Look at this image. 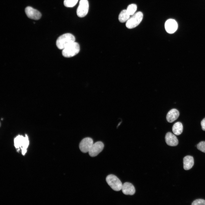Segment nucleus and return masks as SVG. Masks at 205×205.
<instances>
[{"mask_svg":"<svg viewBox=\"0 0 205 205\" xmlns=\"http://www.w3.org/2000/svg\"><path fill=\"white\" fill-rule=\"evenodd\" d=\"M24 137L21 136H18L14 140L15 145L17 148H19L22 146Z\"/></svg>","mask_w":205,"mask_h":205,"instance_id":"obj_16","label":"nucleus"},{"mask_svg":"<svg viewBox=\"0 0 205 205\" xmlns=\"http://www.w3.org/2000/svg\"><path fill=\"white\" fill-rule=\"evenodd\" d=\"M78 0H64V5L67 7H71L74 6Z\"/></svg>","mask_w":205,"mask_h":205,"instance_id":"obj_19","label":"nucleus"},{"mask_svg":"<svg viewBox=\"0 0 205 205\" xmlns=\"http://www.w3.org/2000/svg\"><path fill=\"white\" fill-rule=\"evenodd\" d=\"M130 16L126 9H124L120 12L119 15V20L122 23L125 22L129 19Z\"/></svg>","mask_w":205,"mask_h":205,"instance_id":"obj_15","label":"nucleus"},{"mask_svg":"<svg viewBox=\"0 0 205 205\" xmlns=\"http://www.w3.org/2000/svg\"><path fill=\"white\" fill-rule=\"evenodd\" d=\"M183 168L185 170H188L191 169L194 164L193 157L190 155L185 156L183 159Z\"/></svg>","mask_w":205,"mask_h":205,"instance_id":"obj_13","label":"nucleus"},{"mask_svg":"<svg viewBox=\"0 0 205 205\" xmlns=\"http://www.w3.org/2000/svg\"><path fill=\"white\" fill-rule=\"evenodd\" d=\"M75 36L72 34L67 33L60 36L56 41V45L58 48L63 50L71 44L75 42Z\"/></svg>","mask_w":205,"mask_h":205,"instance_id":"obj_1","label":"nucleus"},{"mask_svg":"<svg viewBox=\"0 0 205 205\" xmlns=\"http://www.w3.org/2000/svg\"><path fill=\"white\" fill-rule=\"evenodd\" d=\"M29 144V141L27 136L26 135V136L24 137L22 144V154L24 155L26 153V149L27 147Z\"/></svg>","mask_w":205,"mask_h":205,"instance_id":"obj_18","label":"nucleus"},{"mask_svg":"<svg viewBox=\"0 0 205 205\" xmlns=\"http://www.w3.org/2000/svg\"><path fill=\"white\" fill-rule=\"evenodd\" d=\"M108 185L114 190L119 191L122 189V184L120 180L115 175L110 174L108 175L106 179Z\"/></svg>","mask_w":205,"mask_h":205,"instance_id":"obj_4","label":"nucleus"},{"mask_svg":"<svg viewBox=\"0 0 205 205\" xmlns=\"http://www.w3.org/2000/svg\"><path fill=\"white\" fill-rule=\"evenodd\" d=\"M183 125L181 122H176L173 126V132L175 135H179L182 133L183 131Z\"/></svg>","mask_w":205,"mask_h":205,"instance_id":"obj_14","label":"nucleus"},{"mask_svg":"<svg viewBox=\"0 0 205 205\" xmlns=\"http://www.w3.org/2000/svg\"><path fill=\"white\" fill-rule=\"evenodd\" d=\"M104 146V144L101 141H98L93 143L88 152L89 155L92 157L97 156L102 151Z\"/></svg>","mask_w":205,"mask_h":205,"instance_id":"obj_7","label":"nucleus"},{"mask_svg":"<svg viewBox=\"0 0 205 205\" xmlns=\"http://www.w3.org/2000/svg\"><path fill=\"white\" fill-rule=\"evenodd\" d=\"M137 9V6L134 4L129 5L127 7L126 10L130 16L133 15Z\"/></svg>","mask_w":205,"mask_h":205,"instance_id":"obj_17","label":"nucleus"},{"mask_svg":"<svg viewBox=\"0 0 205 205\" xmlns=\"http://www.w3.org/2000/svg\"><path fill=\"white\" fill-rule=\"evenodd\" d=\"M89 4L87 0H80L77 10V15L79 17H85L87 14Z\"/></svg>","mask_w":205,"mask_h":205,"instance_id":"obj_5","label":"nucleus"},{"mask_svg":"<svg viewBox=\"0 0 205 205\" xmlns=\"http://www.w3.org/2000/svg\"><path fill=\"white\" fill-rule=\"evenodd\" d=\"M192 205H205V200L202 199H197L194 200Z\"/></svg>","mask_w":205,"mask_h":205,"instance_id":"obj_21","label":"nucleus"},{"mask_svg":"<svg viewBox=\"0 0 205 205\" xmlns=\"http://www.w3.org/2000/svg\"><path fill=\"white\" fill-rule=\"evenodd\" d=\"M201 124L202 130L205 131V118L201 121Z\"/></svg>","mask_w":205,"mask_h":205,"instance_id":"obj_22","label":"nucleus"},{"mask_svg":"<svg viewBox=\"0 0 205 205\" xmlns=\"http://www.w3.org/2000/svg\"><path fill=\"white\" fill-rule=\"evenodd\" d=\"M130 17L126 22V26L129 29L133 28L138 26L142 21L143 18V14L140 11L135 13Z\"/></svg>","mask_w":205,"mask_h":205,"instance_id":"obj_3","label":"nucleus"},{"mask_svg":"<svg viewBox=\"0 0 205 205\" xmlns=\"http://www.w3.org/2000/svg\"><path fill=\"white\" fill-rule=\"evenodd\" d=\"M79 44L75 42L63 49L62 53L64 57L69 58L75 56L79 52Z\"/></svg>","mask_w":205,"mask_h":205,"instance_id":"obj_2","label":"nucleus"},{"mask_svg":"<svg viewBox=\"0 0 205 205\" xmlns=\"http://www.w3.org/2000/svg\"><path fill=\"white\" fill-rule=\"evenodd\" d=\"M93 144V139L90 137L83 139L79 144V148L81 152L84 153L88 152Z\"/></svg>","mask_w":205,"mask_h":205,"instance_id":"obj_6","label":"nucleus"},{"mask_svg":"<svg viewBox=\"0 0 205 205\" xmlns=\"http://www.w3.org/2000/svg\"><path fill=\"white\" fill-rule=\"evenodd\" d=\"M25 12L28 17L32 19L38 20L41 17V14L39 11L31 7H26Z\"/></svg>","mask_w":205,"mask_h":205,"instance_id":"obj_8","label":"nucleus"},{"mask_svg":"<svg viewBox=\"0 0 205 205\" xmlns=\"http://www.w3.org/2000/svg\"><path fill=\"white\" fill-rule=\"evenodd\" d=\"M165 29L167 32L172 34L175 32L178 28V24L174 20L170 19L167 20L165 24Z\"/></svg>","mask_w":205,"mask_h":205,"instance_id":"obj_9","label":"nucleus"},{"mask_svg":"<svg viewBox=\"0 0 205 205\" xmlns=\"http://www.w3.org/2000/svg\"><path fill=\"white\" fill-rule=\"evenodd\" d=\"M179 115V112L177 109H172L168 112L166 116L167 120L169 123L172 122L178 118Z\"/></svg>","mask_w":205,"mask_h":205,"instance_id":"obj_12","label":"nucleus"},{"mask_svg":"<svg viewBox=\"0 0 205 205\" xmlns=\"http://www.w3.org/2000/svg\"><path fill=\"white\" fill-rule=\"evenodd\" d=\"M197 149L202 152L205 153V141L200 142L197 145Z\"/></svg>","mask_w":205,"mask_h":205,"instance_id":"obj_20","label":"nucleus"},{"mask_svg":"<svg viewBox=\"0 0 205 205\" xmlns=\"http://www.w3.org/2000/svg\"><path fill=\"white\" fill-rule=\"evenodd\" d=\"M123 193L125 195H131L134 194L135 189L134 185L131 183L125 182L122 184V189Z\"/></svg>","mask_w":205,"mask_h":205,"instance_id":"obj_11","label":"nucleus"},{"mask_svg":"<svg viewBox=\"0 0 205 205\" xmlns=\"http://www.w3.org/2000/svg\"><path fill=\"white\" fill-rule=\"evenodd\" d=\"M165 139L166 144L169 146H175L178 144V140L176 136L170 132L166 134Z\"/></svg>","mask_w":205,"mask_h":205,"instance_id":"obj_10","label":"nucleus"}]
</instances>
